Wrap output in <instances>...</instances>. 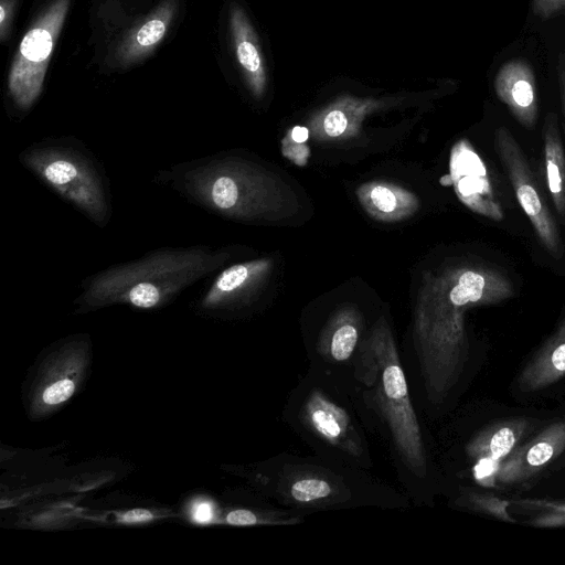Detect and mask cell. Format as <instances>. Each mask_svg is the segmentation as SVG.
Masks as SVG:
<instances>
[{"mask_svg":"<svg viewBox=\"0 0 565 565\" xmlns=\"http://www.w3.org/2000/svg\"><path fill=\"white\" fill-rule=\"evenodd\" d=\"M358 339V328L350 321L342 322L330 332L323 344V353L334 362H344L354 352Z\"/></svg>","mask_w":565,"mask_h":565,"instance_id":"cell-17","label":"cell"},{"mask_svg":"<svg viewBox=\"0 0 565 565\" xmlns=\"http://www.w3.org/2000/svg\"><path fill=\"white\" fill-rule=\"evenodd\" d=\"M364 358L366 380L375 383V402L391 430L405 466L417 477L426 475L422 431L413 408L403 367L390 334L381 331L371 340Z\"/></svg>","mask_w":565,"mask_h":565,"instance_id":"cell-4","label":"cell"},{"mask_svg":"<svg viewBox=\"0 0 565 565\" xmlns=\"http://www.w3.org/2000/svg\"><path fill=\"white\" fill-rule=\"evenodd\" d=\"M19 161L51 191L98 227L113 215L109 183L97 158L75 138H49L26 147Z\"/></svg>","mask_w":565,"mask_h":565,"instance_id":"cell-3","label":"cell"},{"mask_svg":"<svg viewBox=\"0 0 565 565\" xmlns=\"http://www.w3.org/2000/svg\"><path fill=\"white\" fill-rule=\"evenodd\" d=\"M18 0H0V39L6 43L11 35Z\"/></svg>","mask_w":565,"mask_h":565,"instance_id":"cell-23","label":"cell"},{"mask_svg":"<svg viewBox=\"0 0 565 565\" xmlns=\"http://www.w3.org/2000/svg\"><path fill=\"white\" fill-rule=\"evenodd\" d=\"M153 514L145 509H134L125 512L119 516V522L122 523H142L153 520Z\"/></svg>","mask_w":565,"mask_h":565,"instance_id":"cell-26","label":"cell"},{"mask_svg":"<svg viewBox=\"0 0 565 565\" xmlns=\"http://www.w3.org/2000/svg\"><path fill=\"white\" fill-rule=\"evenodd\" d=\"M227 257L225 250L202 244L158 248L86 277L74 302L83 311L117 303L154 309L218 269Z\"/></svg>","mask_w":565,"mask_h":565,"instance_id":"cell-2","label":"cell"},{"mask_svg":"<svg viewBox=\"0 0 565 565\" xmlns=\"http://www.w3.org/2000/svg\"><path fill=\"white\" fill-rule=\"evenodd\" d=\"M543 158L548 193L558 215L565 217V151L557 116L546 115L543 125Z\"/></svg>","mask_w":565,"mask_h":565,"instance_id":"cell-15","label":"cell"},{"mask_svg":"<svg viewBox=\"0 0 565 565\" xmlns=\"http://www.w3.org/2000/svg\"><path fill=\"white\" fill-rule=\"evenodd\" d=\"M565 450V419L557 420L523 445L516 446L500 461L497 479L502 483L527 480Z\"/></svg>","mask_w":565,"mask_h":565,"instance_id":"cell-7","label":"cell"},{"mask_svg":"<svg viewBox=\"0 0 565 565\" xmlns=\"http://www.w3.org/2000/svg\"><path fill=\"white\" fill-rule=\"evenodd\" d=\"M225 521H226V523L232 524V525H255V524H259V523H274V524L285 523L284 521L281 522L279 519H275V518L274 519L260 518L255 512L245 510V509L231 511L230 513H227Z\"/></svg>","mask_w":565,"mask_h":565,"instance_id":"cell-22","label":"cell"},{"mask_svg":"<svg viewBox=\"0 0 565 565\" xmlns=\"http://www.w3.org/2000/svg\"><path fill=\"white\" fill-rule=\"evenodd\" d=\"M495 148L507 170L516 200L530 220L537 238L554 257L563 256L562 239L557 225L535 182L527 160L513 135L499 127L494 135Z\"/></svg>","mask_w":565,"mask_h":565,"instance_id":"cell-6","label":"cell"},{"mask_svg":"<svg viewBox=\"0 0 565 565\" xmlns=\"http://www.w3.org/2000/svg\"><path fill=\"white\" fill-rule=\"evenodd\" d=\"M530 426V422L521 417L498 420L470 439L466 447L467 455L476 461H501L518 446Z\"/></svg>","mask_w":565,"mask_h":565,"instance_id":"cell-14","label":"cell"},{"mask_svg":"<svg viewBox=\"0 0 565 565\" xmlns=\"http://www.w3.org/2000/svg\"><path fill=\"white\" fill-rule=\"evenodd\" d=\"M230 33L238 67L250 92L259 97L266 87V67L259 40L245 10L236 2L230 6Z\"/></svg>","mask_w":565,"mask_h":565,"instance_id":"cell-11","label":"cell"},{"mask_svg":"<svg viewBox=\"0 0 565 565\" xmlns=\"http://www.w3.org/2000/svg\"><path fill=\"white\" fill-rule=\"evenodd\" d=\"M559 83H561L563 111H564V116H565V51H564V53L561 56Z\"/></svg>","mask_w":565,"mask_h":565,"instance_id":"cell-28","label":"cell"},{"mask_svg":"<svg viewBox=\"0 0 565 565\" xmlns=\"http://www.w3.org/2000/svg\"><path fill=\"white\" fill-rule=\"evenodd\" d=\"M72 0H51L24 34L8 75V96L19 111H28L39 99L56 39Z\"/></svg>","mask_w":565,"mask_h":565,"instance_id":"cell-5","label":"cell"},{"mask_svg":"<svg viewBox=\"0 0 565 565\" xmlns=\"http://www.w3.org/2000/svg\"><path fill=\"white\" fill-rule=\"evenodd\" d=\"M562 10H565V0H533V11L542 19H550Z\"/></svg>","mask_w":565,"mask_h":565,"instance_id":"cell-25","label":"cell"},{"mask_svg":"<svg viewBox=\"0 0 565 565\" xmlns=\"http://www.w3.org/2000/svg\"><path fill=\"white\" fill-rule=\"evenodd\" d=\"M467 504L473 510L492 515L501 521L514 522L515 520L509 514L508 508L511 502L501 500L488 493H468Z\"/></svg>","mask_w":565,"mask_h":565,"instance_id":"cell-19","label":"cell"},{"mask_svg":"<svg viewBox=\"0 0 565 565\" xmlns=\"http://www.w3.org/2000/svg\"><path fill=\"white\" fill-rule=\"evenodd\" d=\"M193 519L199 523H207L213 519L212 505L207 502L196 504L193 511Z\"/></svg>","mask_w":565,"mask_h":565,"instance_id":"cell-27","label":"cell"},{"mask_svg":"<svg viewBox=\"0 0 565 565\" xmlns=\"http://www.w3.org/2000/svg\"><path fill=\"white\" fill-rule=\"evenodd\" d=\"M525 511L535 513L529 520V524L539 527H559L565 526V500H534L523 499L511 502Z\"/></svg>","mask_w":565,"mask_h":565,"instance_id":"cell-16","label":"cell"},{"mask_svg":"<svg viewBox=\"0 0 565 565\" xmlns=\"http://www.w3.org/2000/svg\"><path fill=\"white\" fill-rule=\"evenodd\" d=\"M306 423L323 440L359 456L361 446L348 413L320 391H313L303 407Z\"/></svg>","mask_w":565,"mask_h":565,"instance_id":"cell-12","label":"cell"},{"mask_svg":"<svg viewBox=\"0 0 565 565\" xmlns=\"http://www.w3.org/2000/svg\"><path fill=\"white\" fill-rule=\"evenodd\" d=\"M494 90L522 126L527 129L534 127L539 115V94L529 62L513 58L504 63L495 75Z\"/></svg>","mask_w":565,"mask_h":565,"instance_id":"cell-9","label":"cell"},{"mask_svg":"<svg viewBox=\"0 0 565 565\" xmlns=\"http://www.w3.org/2000/svg\"><path fill=\"white\" fill-rule=\"evenodd\" d=\"M291 137L296 142H305L308 139V129L297 126L292 129Z\"/></svg>","mask_w":565,"mask_h":565,"instance_id":"cell-29","label":"cell"},{"mask_svg":"<svg viewBox=\"0 0 565 565\" xmlns=\"http://www.w3.org/2000/svg\"><path fill=\"white\" fill-rule=\"evenodd\" d=\"M333 487L326 479L312 476L300 477L289 488V495L298 503H313L328 499Z\"/></svg>","mask_w":565,"mask_h":565,"instance_id":"cell-18","label":"cell"},{"mask_svg":"<svg viewBox=\"0 0 565 565\" xmlns=\"http://www.w3.org/2000/svg\"><path fill=\"white\" fill-rule=\"evenodd\" d=\"M452 178L460 199L476 213L493 221L504 216L494 195L487 168L467 142H460L451 160Z\"/></svg>","mask_w":565,"mask_h":565,"instance_id":"cell-8","label":"cell"},{"mask_svg":"<svg viewBox=\"0 0 565 565\" xmlns=\"http://www.w3.org/2000/svg\"><path fill=\"white\" fill-rule=\"evenodd\" d=\"M75 381L70 377H60L43 390L41 399L47 406H56L67 401L75 392Z\"/></svg>","mask_w":565,"mask_h":565,"instance_id":"cell-20","label":"cell"},{"mask_svg":"<svg viewBox=\"0 0 565 565\" xmlns=\"http://www.w3.org/2000/svg\"><path fill=\"white\" fill-rule=\"evenodd\" d=\"M181 4L182 0H162L124 36L116 50V62L129 67L150 56L179 18Z\"/></svg>","mask_w":565,"mask_h":565,"instance_id":"cell-10","label":"cell"},{"mask_svg":"<svg viewBox=\"0 0 565 565\" xmlns=\"http://www.w3.org/2000/svg\"><path fill=\"white\" fill-rule=\"evenodd\" d=\"M514 288L500 270L487 266L461 268L430 313L418 322L416 351L429 399L440 403L458 382L468 359L463 310L511 298Z\"/></svg>","mask_w":565,"mask_h":565,"instance_id":"cell-1","label":"cell"},{"mask_svg":"<svg viewBox=\"0 0 565 565\" xmlns=\"http://www.w3.org/2000/svg\"><path fill=\"white\" fill-rule=\"evenodd\" d=\"M565 376V317L518 376L522 392L542 391Z\"/></svg>","mask_w":565,"mask_h":565,"instance_id":"cell-13","label":"cell"},{"mask_svg":"<svg viewBox=\"0 0 565 565\" xmlns=\"http://www.w3.org/2000/svg\"><path fill=\"white\" fill-rule=\"evenodd\" d=\"M371 200L382 212H392L396 206V198L393 192L381 185L371 191Z\"/></svg>","mask_w":565,"mask_h":565,"instance_id":"cell-24","label":"cell"},{"mask_svg":"<svg viewBox=\"0 0 565 565\" xmlns=\"http://www.w3.org/2000/svg\"><path fill=\"white\" fill-rule=\"evenodd\" d=\"M323 129L330 137H338L342 135L348 128L349 117L345 109L335 107L330 109L322 120Z\"/></svg>","mask_w":565,"mask_h":565,"instance_id":"cell-21","label":"cell"}]
</instances>
